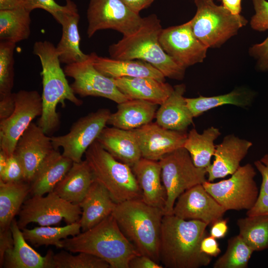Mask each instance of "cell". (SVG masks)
Returning a JSON list of instances; mask_svg holds the SVG:
<instances>
[{"instance_id": "obj_1", "label": "cell", "mask_w": 268, "mask_h": 268, "mask_svg": "<svg viewBox=\"0 0 268 268\" xmlns=\"http://www.w3.org/2000/svg\"><path fill=\"white\" fill-rule=\"evenodd\" d=\"M208 225L198 220H185L174 214L164 215L161 225L159 256L167 268H199L208 266L212 257L201 250L208 235Z\"/></svg>"}, {"instance_id": "obj_2", "label": "cell", "mask_w": 268, "mask_h": 268, "mask_svg": "<svg viewBox=\"0 0 268 268\" xmlns=\"http://www.w3.org/2000/svg\"><path fill=\"white\" fill-rule=\"evenodd\" d=\"M161 21L155 14L143 17L139 28L109 47L111 58L118 60H140L159 70L165 77L181 80L186 69L163 50L159 42L162 30Z\"/></svg>"}, {"instance_id": "obj_3", "label": "cell", "mask_w": 268, "mask_h": 268, "mask_svg": "<svg viewBox=\"0 0 268 268\" xmlns=\"http://www.w3.org/2000/svg\"><path fill=\"white\" fill-rule=\"evenodd\" d=\"M33 53L39 58L42 67V111L37 125L48 135L60 126L57 112L59 103L65 105L67 100L80 106L83 102L76 96L68 84L61 67L56 47L53 43L47 40L37 41L33 45Z\"/></svg>"}, {"instance_id": "obj_4", "label": "cell", "mask_w": 268, "mask_h": 268, "mask_svg": "<svg viewBox=\"0 0 268 268\" xmlns=\"http://www.w3.org/2000/svg\"><path fill=\"white\" fill-rule=\"evenodd\" d=\"M111 214L137 252L160 264L159 249L164 211L142 199H136L116 203Z\"/></svg>"}, {"instance_id": "obj_5", "label": "cell", "mask_w": 268, "mask_h": 268, "mask_svg": "<svg viewBox=\"0 0 268 268\" xmlns=\"http://www.w3.org/2000/svg\"><path fill=\"white\" fill-rule=\"evenodd\" d=\"M62 248L84 252L106 261L110 268H129L131 259L139 254L124 235L111 214L91 228L62 240Z\"/></svg>"}, {"instance_id": "obj_6", "label": "cell", "mask_w": 268, "mask_h": 268, "mask_svg": "<svg viewBox=\"0 0 268 268\" xmlns=\"http://www.w3.org/2000/svg\"><path fill=\"white\" fill-rule=\"evenodd\" d=\"M84 154L94 180L107 190L116 203L142 199L132 167L114 158L96 140Z\"/></svg>"}, {"instance_id": "obj_7", "label": "cell", "mask_w": 268, "mask_h": 268, "mask_svg": "<svg viewBox=\"0 0 268 268\" xmlns=\"http://www.w3.org/2000/svg\"><path fill=\"white\" fill-rule=\"evenodd\" d=\"M197 8L189 23L195 36L208 48L220 47L247 25L243 15L234 14L213 0H194Z\"/></svg>"}, {"instance_id": "obj_8", "label": "cell", "mask_w": 268, "mask_h": 268, "mask_svg": "<svg viewBox=\"0 0 268 268\" xmlns=\"http://www.w3.org/2000/svg\"><path fill=\"white\" fill-rule=\"evenodd\" d=\"M158 161L167 196L164 215L172 214L178 197L186 190L207 181V172L205 168L195 166L184 147L165 154Z\"/></svg>"}, {"instance_id": "obj_9", "label": "cell", "mask_w": 268, "mask_h": 268, "mask_svg": "<svg viewBox=\"0 0 268 268\" xmlns=\"http://www.w3.org/2000/svg\"><path fill=\"white\" fill-rule=\"evenodd\" d=\"M256 175L253 166L247 163L228 179L216 183L207 180L202 185L226 211L248 210L254 206L260 194L254 180Z\"/></svg>"}, {"instance_id": "obj_10", "label": "cell", "mask_w": 268, "mask_h": 268, "mask_svg": "<svg viewBox=\"0 0 268 268\" xmlns=\"http://www.w3.org/2000/svg\"><path fill=\"white\" fill-rule=\"evenodd\" d=\"M81 213L79 204L69 202L52 191L45 197L33 196L24 201L17 222L21 230L32 222L50 226L64 219L68 224L78 222Z\"/></svg>"}, {"instance_id": "obj_11", "label": "cell", "mask_w": 268, "mask_h": 268, "mask_svg": "<svg viewBox=\"0 0 268 268\" xmlns=\"http://www.w3.org/2000/svg\"><path fill=\"white\" fill-rule=\"evenodd\" d=\"M87 34L90 38L98 31L112 29L123 36L134 33L143 17L121 0H90L87 10Z\"/></svg>"}, {"instance_id": "obj_12", "label": "cell", "mask_w": 268, "mask_h": 268, "mask_svg": "<svg viewBox=\"0 0 268 268\" xmlns=\"http://www.w3.org/2000/svg\"><path fill=\"white\" fill-rule=\"evenodd\" d=\"M111 114L106 108L100 109L77 120L66 134L52 136L55 149L63 148L62 154L73 162H80L89 147L106 127Z\"/></svg>"}, {"instance_id": "obj_13", "label": "cell", "mask_w": 268, "mask_h": 268, "mask_svg": "<svg viewBox=\"0 0 268 268\" xmlns=\"http://www.w3.org/2000/svg\"><path fill=\"white\" fill-rule=\"evenodd\" d=\"M96 54L91 53L85 60L66 65L64 67L66 76L73 79L70 84L73 92L81 97H104L118 104L129 100L112 78L102 74L94 67Z\"/></svg>"}, {"instance_id": "obj_14", "label": "cell", "mask_w": 268, "mask_h": 268, "mask_svg": "<svg viewBox=\"0 0 268 268\" xmlns=\"http://www.w3.org/2000/svg\"><path fill=\"white\" fill-rule=\"evenodd\" d=\"M15 98L12 114L0 121V149L7 156L14 153L20 137L42 111V97L36 90H20Z\"/></svg>"}, {"instance_id": "obj_15", "label": "cell", "mask_w": 268, "mask_h": 268, "mask_svg": "<svg viewBox=\"0 0 268 268\" xmlns=\"http://www.w3.org/2000/svg\"><path fill=\"white\" fill-rule=\"evenodd\" d=\"M159 40L164 51L185 68L206 57L208 48L195 36L188 21L162 29Z\"/></svg>"}, {"instance_id": "obj_16", "label": "cell", "mask_w": 268, "mask_h": 268, "mask_svg": "<svg viewBox=\"0 0 268 268\" xmlns=\"http://www.w3.org/2000/svg\"><path fill=\"white\" fill-rule=\"evenodd\" d=\"M226 209L199 184L186 190L177 199L173 214L185 220H200L208 225L222 219Z\"/></svg>"}, {"instance_id": "obj_17", "label": "cell", "mask_w": 268, "mask_h": 268, "mask_svg": "<svg viewBox=\"0 0 268 268\" xmlns=\"http://www.w3.org/2000/svg\"><path fill=\"white\" fill-rule=\"evenodd\" d=\"M142 158L159 161L165 154L184 147L186 131L167 129L151 122L133 130Z\"/></svg>"}, {"instance_id": "obj_18", "label": "cell", "mask_w": 268, "mask_h": 268, "mask_svg": "<svg viewBox=\"0 0 268 268\" xmlns=\"http://www.w3.org/2000/svg\"><path fill=\"white\" fill-rule=\"evenodd\" d=\"M54 149L51 137L32 122L18 140L14 152L22 166L25 182L30 183L43 160Z\"/></svg>"}, {"instance_id": "obj_19", "label": "cell", "mask_w": 268, "mask_h": 268, "mask_svg": "<svg viewBox=\"0 0 268 268\" xmlns=\"http://www.w3.org/2000/svg\"><path fill=\"white\" fill-rule=\"evenodd\" d=\"M252 143L229 134L222 141L216 145L214 160L205 168L208 175L207 181L212 182L232 175L240 167V162L246 156Z\"/></svg>"}, {"instance_id": "obj_20", "label": "cell", "mask_w": 268, "mask_h": 268, "mask_svg": "<svg viewBox=\"0 0 268 268\" xmlns=\"http://www.w3.org/2000/svg\"><path fill=\"white\" fill-rule=\"evenodd\" d=\"M10 229L13 246L4 254L3 268H54V254L51 250H49L45 256H42L34 250L26 242L15 219L12 221Z\"/></svg>"}, {"instance_id": "obj_21", "label": "cell", "mask_w": 268, "mask_h": 268, "mask_svg": "<svg viewBox=\"0 0 268 268\" xmlns=\"http://www.w3.org/2000/svg\"><path fill=\"white\" fill-rule=\"evenodd\" d=\"M132 168L141 189L142 200L164 211L167 196L159 162L141 157Z\"/></svg>"}, {"instance_id": "obj_22", "label": "cell", "mask_w": 268, "mask_h": 268, "mask_svg": "<svg viewBox=\"0 0 268 268\" xmlns=\"http://www.w3.org/2000/svg\"><path fill=\"white\" fill-rule=\"evenodd\" d=\"M96 140L114 158L131 167L142 157L133 130L105 127Z\"/></svg>"}, {"instance_id": "obj_23", "label": "cell", "mask_w": 268, "mask_h": 268, "mask_svg": "<svg viewBox=\"0 0 268 268\" xmlns=\"http://www.w3.org/2000/svg\"><path fill=\"white\" fill-rule=\"evenodd\" d=\"M173 87L170 95L158 108L155 122L167 129L186 131L193 124L194 118L184 96L186 87L184 84H180Z\"/></svg>"}, {"instance_id": "obj_24", "label": "cell", "mask_w": 268, "mask_h": 268, "mask_svg": "<svg viewBox=\"0 0 268 268\" xmlns=\"http://www.w3.org/2000/svg\"><path fill=\"white\" fill-rule=\"evenodd\" d=\"M128 99L147 101L160 105L170 95L174 87L165 81L151 77H121L112 78Z\"/></svg>"}, {"instance_id": "obj_25", "label": "cell", "mask_w": 268, "mask_h": 268, "mask_svg": "<svg viewBox=\"0 0 268 268\" xmlns=\"http://www.w3.org/2000/svg\"><path fill=\"white\" fill-rule=\"evenodd\" d=\"M73 162L54 149L45 158L30 183L33 196H43L53 191L71 168Z\"/></svg>"}, {"instance_id": "obj_26", "label": "cell", "mask_w": 268, "mask_h": 268, "mask_svg": "<svg viewBox=\"0 0 268 268\" xmlns=\"http://www.w3.org/2000/svg\"><path fill=\"white\" fill-rule=\"evenodd\" d=\"M116 203L107 190L94 180L79 203L82 210L79 221L82 232L91 228L111 215Z\"/></svg>"}, {"instance_id": "obj_27", "label": "cell", "mask_w": 268, "mask_h": 268, "mask_svg": "<svg viewBox=\"0 0 268 268\" xmlns=\"http://www.w3.org/2000/svg\"><path fill=\"white\" fill-rule=\"evenodd\" d=\"M79 18L77 5L73 2L58 22L62 26V34L56 47L61 63L67 65L76 63L82 61L88 57L89 54L83 53L79 48Z\"/></svg>"}, {"instance_id": "obj_28", "label": "cell", "mask_w": 268, "mask_h": 268, "mask_svg": "<svg viewBox=\"0 0 268 268\" xmlns=\"http://www.w3.org/2000/svg\"><path fill=\"white\" fill-rule=\"evenodd\" d=\"M94 66L102 74L111 78L145 77L165 81V77L159 70L140 60H118L96 54Z\"/></svg>"}, {"instance_id": "obj_29", "label": "cell", "mask_w": 268, "mask_h": 268, "mask_svg": "<svg viewBox=\"0 0 268 268\" xmlns=\"http://www.w3.org/2000/svg\"><path fill=\"white\" fill-rule=\"evenodd\" d=\"M158 105L142 100L129 99L118 104L117 111L111 113L107 124L133 130L152 122Z\"/></svg>"}, {"instance_id": "obj_30", "label": "cell", "mask_w": 268, "mask_h": 268, "mask_svg": "<svg viewBox=\"0 0 268 268\" xmlns=\"http://www.w3.org/2000/svg\"><path fill=\"white\" fill-rule=\"evenodd\" d=\"M94 180L92 172L85 160L73 162L70 169L57 184L53 191L62 199L79 204Z\"/></svg>"}, {"instance_id": "obj_31", "label": "cell", "mask_w": 268, "mask_h": 268, "mask_svg": "<svg viewBox=\"0 0 268 268\" xmlns=\"http://www.w3.org/2000/svg\"><path fill=\"white\" fill-rule=\"evenodd\" d=\"M255 96L256 93L253 90L240 86L226 94L210 97L200 95L196 98H186V101L193 117H196L212 108L224 105L244 108L249 107Z\"/></svg>"}, {"instance_id": "obj_32", "label": "cell", "mask_w": 268, "mask_h": 268, "mask_svg": "<svg viewBox=\"0 0 268 268\" xmlns=\"http://www.w3.org/2000/svg\"><path fill=\"white\" fill-rule=\"evenodd\" d=\"M30 192V183L24 181L5 182L0 180V229L10 228Z\"/></svg>"}, {"instance_id": "obj_33", "label": "cell", "mask_w": 268, "mask_h": 268, "mask_svg": "<svg viewBox=\"0 0 268 268\" xmlns=\"http://www.w3.org/2000/svg\"><path fill=\"white\" fill-rule=\"evenodd\" d=\"M221 134L219 129L210 127L200 134L195 129L190 131L184 147L190 153L196 166L206 168L211 164L216 145L214 141Z\"/></svg>"}, {"instance_id": "obj_34", "label": "cell", "mask_w": 268, "mask_h": 268, "mask_svg": "<svg viewBox=\"0 0 268 268\" xmlns=\"http://www.w3.org/2000/svg\"><path fill=\"white\" fill-rule=\"evenodd\" d=\"M30 12L24 6L0 10V41L16 44L28 39L31 34Z\"/></svg>"}, {"instance_id": "obj_35", "label": "cell", "mask_w": 268, "mask_h": 268, "mask_svg": "<svg viewBox=\"0 0 268 268\" xmlns=\"http://www.w3.org/2000/svg\"><path fill=\"white\" fill-rule=\"evenodd\" d=\"M80 230L78 221L63 227L41 226L31 229L24 228L22 231L25 240L36 247L53 245L62 248L63 239L75 236L80 233Z\"/></svg>"}, {"instance_id": "obj_36", "label": "cell", "mask_w": 268, "mask_h": 268, "mask_svg": "<svg viewBox=\"0 0 268 268\" xmlns=\"http://www.w3.org/2000/svg\"><path fill=\"white\" fill-rule=\"evenodd\" d=\"M237 224L239 235L254 251L268 248V214L241 218Z\"/></svg>"}, {"instance_id": "obj_37", "label": "cell", "mask_w": 268, "mask_h": 268, "mask_svg": "<svg viewBox=\"0 0 268 268\" xmlns=\"http://www.w3.org/2000/svg\"><path fill=\"white\" fill-rule=\"evenodd\" d=\"M254 251L239 235L228 240L227 249L213 264V268H246Z\"/></svg>"}, {"instance_id": "obj_38", "label": "cell", "mask_w": 268, "mask_h": 268, "mask_svg": "<svg viewBox=\"0 0 268 268\" xmlns=\"http://www.w3.org/2000/svg\"><path fill=\"white\" fill-rule=\"evenodd\" d=\"M54 268H110L103 260L93 255L79 252L72 255L65 251L54 254Z\"/></svg>"}, {"instance_id": "obj_39", "label": "cell", "mask_w": 268, "mask_h": 268, "mask_svg": "<svg viewBox=\"0 0 268 268\" xmlns=\"http://www.w3.org/2000/svg\"><path fill=\"white\" fill-rule=\"evenodd\" d=\"M15 43L0 42V96L12 93L14 85Z\"/></svg>"}, {"instance_id": "obj_40", "label": "cell", "mask_w": 268, "mask_h": 268, "mask_svg": "<svg viewBox=\"0 0 268 268\" xmlns=\"http://www.w3.org/2000/svg\"><path fill=\"white\" fill-rule=\"evenodd\" d=\"M66 1V4L65 5H61L55 0H26L24 7L30 12L36 8L45 10L59 22L64 13L70 8L73 2L71 0Z\"/></svg>"}, {"instance_id": "obj_41", "label": "cell", "mask_w": 268, "mask_h": 268, "mask_svg": "<svg viewBox=\"0 0 268 268\" xmlns=\"http://www.w3.org/2000/svg\"><path fill=\"white\" fill-rule=\"evenodd\" d=\"M255 14L250 21L251 28L255 31L263 32L268 30V1L252 0Z\"/></svg>"}, {"instance_id": "obj_42", "label": "cell", "mask_w": 268, "mask_h": 268, "mask_svg": "<svg viewBox=\"0 0 268 268\" xmlns=\"http://www.w3.org/2000/svg\"><path fill=\"white\" fill-rule=\"evenodd\" d=\"M0 180L5 182L24 181L22 166L14 153L8 156L6 166L0 173Z\"/></svg>"}, {"instance_id": "obj_43", "label": "cell", "mask_w": 268, "mask_h": 268, "mask_svg": "<svg viewBox=\"0 0 268 268\" xmlns=\"http://www.w3.org/2000/svg\"><path fill=\"white\" fill-rule=\"evenodd\" d=\"M248 53L256 61V68L258 71H268V36L262 42L251 46Z\"/></svg>"}, {"instance_id": "obj_44", "label": "cell", "mask_w": 268, "mask_h": 268, "mask_svg": "<svg viewBox=\"0 0 268 268\" xmlns=\"http://www.w3.org/2000/svg\"><path fill=\"white\" fill-rule=\"evenodd\" d=\"M254 164L262 178L259 195H268V154L256 161Z\"/></svg>"}, {"instance_id": "obj_45", "label": "cell", "mask_w": 268, "mask_h": 268, "mask_svg": "<svg viewBox=\"0 0 268 268\" xmlns=\"http://www.w3.org/2000/svg\"><path fill=\"white\" fill-rule=\"evenodd\" d=\"M15 93L0 96V121L8 118L15 107Z\"/></svg>"}, {"instance_id": "obj_46", "label": "cell", "mask_w": 268, "mask_h": 268, "mask_svg": "<svg viewBox=\"0 0 268 268\" xmlns=\"http://www.w3.org/2000/svg\"><path fill=\"white\" fill-rule=\"evenodd\" d=\"M13 246L12 232L9 228L0 229V268L3 267L5 253Z\"/></svg>"}, {"instance_id": "obj_47", "label": "cell", "mask_w": 268, "mask_h": 268, "mask_svg": "<svg viewBox=\"0 0 268 268\" xmlns=\"http://www.w3.org/2000/svg\"><path fill=\"white\" fill-rule=\"evenodd\" d=\"M129 268H162L163 266L148 256L137 255L133 258L129 264Z\"/></svg>"}, {"instance_id": "obj_48", "label": "cell", "mask_w": 268, "mask_h": 268, "mask_svg": "<svg viewBox=\"0 0 268 268\" xmlns=\"http://www.w3.org/2000/svg\"><path fill=\"white\" fill-rule=\"evenodd\" d=\"M201 250L202 253L211 257L217 256L221 252L216 239L208 235L202 240Z\"/></svg>"}, {"instance_id": "obj_49", "label": "cell", "mask_w": 268, "mask_h": 268, "mask_svg": "<svg viewBox=\"0 0 268 268\" xmlns=\"http://www.w3.org/2000/svg\"><path fill=\"white\" fill-rule=\"evenodd\" d=\"M246 214L247 216L268 214V195H259L256 203L247 210Z\"/></svg>"}, {"instance_id": "obj_50", "label": "cell", "mask_w": 268, "mask_h": 268, "mask_svg": "<svg viewBox=\"0 0 268 268\" xmlns=\"http://www.w3.org/2000/svg\"><path fill=\"white\" fill-rule=\"evenodd\" d=\"M210 236L215 239L223 238L226 235L228 231L227 221L220 219L211 224Z\"/></svg>"}, {"instance_id": "obj_51", "label": "cell", "mask_w": 268, "mask_h": 268, "mask_svg": "<svg viewBox=\"0 0 268 268\" xmlns=\"http://www.w3.org/2000/svg\"><path fill=\"white\" fill-rule=\"evenodd\" d=\"M129 8L139 13L142 10L148 7L154 0H121Z\"/></svg>"}, {"instance_id": "obj_52", "label": "cell", "mask_w": 268, "mask_h": 268, "mask_svg": "<svg viewBox=\"0 0 268 268\" xmlns=\"http://www.w3.org/2000/svg\"><path fill=\"white\" fill-rule=\"evenodd\" d=\"M222 5L234 14H240L242 11V0H220Z\"/></svg>"}, {"instance_id": "obj_53", "label": "cell", "mask_w": 268, "mask_h": 268, "mask_svg": "<svg viewBox=\"0 0 268 268\" xmlns=\"http://www.w3.org/2000/svg\"><path fill=\"white\" fill-rule=\"evenodd\" d=\"M26 0H0V10H6L24 6Z\"/></svg>"}, {"instance_id": "obj_54", "label": "cell", "mask_w": 268, "mask_h": 268, "mask_svg": "<svg viewBox=\"0 0 268 268\" xmlns=\"http://www.w3.org/2000/svg\"><path fill=\"white\" fill-rule=\"evenodd\" d=\"M8 156L2 151L0 150V173L5 168Z\"/></svg>"}]
</instances>
